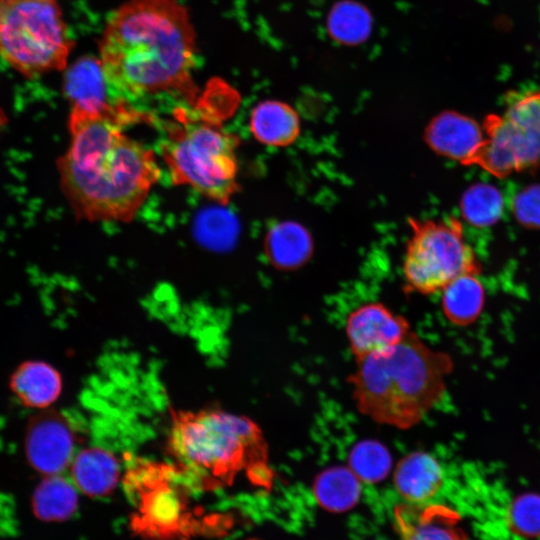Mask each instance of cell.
<instances>
[{
  "label": "cell",
  "instance_id": "6da1fadb",
  "mask_svg": "<svg viewBox=\"0 0 540 540\" xmlns=\"http://www.w3.org/2000/svg\"><path fill=\"white\" fill-rule=\"evenodd\" d=\"M140 119L135 110L96 114L71 109L70 144L57 169L77 218L129 222L144 204L160 167L152 150L124 132Z\"/></svg>",
  "mask_w": 540,
  "mask_h": 540
},
{
  "label": "cell",
  "instance_id": "7a4b0ae2",
  "mask_svg": "<svg viewBox=\"0 0 540 540\" xmlns=\"http://www.w3.org/2000/svg\"><path fill=\"white\" fill-rule=\"evenodd\" d=\"M195 52L188 13L175 0H130L111 15L100 42L105 77L125 101L162 93L191 99Z\"/></svg>",
  "mask_w": 540,
  "mask_h": 540
},
{
  "label": "cell",
  "instance_id": "3957f363",
  "mask_svg": "<svg viewBox=\"0 0 540 540\" xmlns=\"http://www.w3.org/2000/svg\"><path fill=\"white\" fill-rule=\"evenodd\" d=\"M451 357L410 331L398 344L356 359L348 378L357 409L373 421L409 429L443 398Z\"/></svg>",
  "mask_w": 540,
  "mask_h": 540
},
{
  "label": "cell",
  "instance_id": "277c9868",
  "mask_svg": "<svg viewBox=\"0 0 540 540\" xmlns=\"http://www.w3.org/2000/svg\"><path fill=\"white\" fill-rule=\"evenodd\" d=\"M168 449L180 468L204 485L230 483L246 468L267 472V446L251 419L219 409L172 413Z\"/></svg>",
  "mask_w": 540,
  "mask_h": 540
},
{
  "label": "cell",
  "instance_id": "5b68a950",
  "mask_svg": "<svg viewBox=\"0 0 540 540\" xmlns=\"http://www.w3.org/2000/svg\"><path fill=\"white\" fill-rule=\"evenodd\" d=\"M166 129L161 153L172 182L227 204L238 191L237 135L180 111Z\"/></svg>",
  "mask_w": 540,
  "mask_h": 540
},
{
  "label": "cell",
  "instance_id": "8992f818",
  "mask_svg": "<svg viewBox=\"0 0 540 540\" xmlns=\"http://www.w3.org/2000/svg\"><path fill=\"white\" fill-rule=\"evenodd\" d=\"M72 46L56 0H0V56L20 74L64 69Z\"/></svg>",
  "mask_w": 540,
  "mask_h": 540
},
{
  "label": "cell",
  "instance_id": "52a82bcc",
  "mask_svg": "<svg viewBox=\"0 0 540 540\" xmlns=\"http://www.w3.org/2000/svg\"><path fill=\"white\" fill-rule=\"evenodd\" d=\"M408 224L411 233L403 260L407 290L432 294L442 291L461 275L479 273L476 255L456 218H410Z\"/></svg>",
  "mask_w": 540,
  "mask_h": 540
},
{
  "label": "cell",
  "instance_id": "ba28073f",
  "mask_svg": "<svg viewBox=\"0 0 540 540\" xmlns=\"http://www.w3.org/2000/svg\"><path fill=\"white\" fill-rule=\"evenodd\" d=\"M475 165L496 177L532 168L540 162V88L512 90L502 115L490 114Z\"/></svg>",
  "mask_w": 540,
  "mask_h": 540
},
{
  "label": "cell",
  "instance_id": "9c48e42d",
  "mask_svg": "<svg viewBox=\"0 0 540 540\" xmlns=\"http://www.w3.org/2000/svg\"><path fill=\"white\" fill-rule=\"evenodd\" d=\"M29 464L38 472L58 475L73 460L75 435L68 419L54 411L34 417L25 440Z\"/></svg>",
  "mask_w": 540,
  "mask_h": 540
},
{
  "label": "cell",
  "instance_id": "30bf717a",
  "mask_svg": "<svg viewBox=\"0 0 540 540\" xmlns=\"http://www.w3.org/2000/svg\"><path fill=\"white\" fill-rule=\"evenodd\" d=\"M345 330L355 359L390 348L411 331L403 316L380 302L364 303L352 310Z\"/></svg>",
  "mask_w": 540,
  "mask_h": 540
},
{
  "label": "cell",
  "instance_id": "8fae6325",
  "mask_svg": "<svg viewBox=\"0 0 540 540\" xmlns=\"http://www.w3.org/2000/svg\"><path fill=\"white\" fill-rule=\"evenodd\" d=\"M63 90L71 109L87 113L119 114L132 108L110 87L100 59L83 57L65 73Z\"/></svg>",
  "mask_w": 540,
  "mask_h": 540
},
{
  "label": "cell",
  "instance_id": "7c38bea8",
  "mask_svg": "<svg viewBox=\"0 0 540 540\" xmlns=\"http://www.w3.org/2000/svg\"><path fill=\"white\" fill-rule=\"evenodd\" d=\"M424 138L435 153L472 166L483 146L485 133L474 119L455 111H445L428 123Z\"/></svg>",
  "mask_w": 540,
  "mask_h": 540
},
{
  "label": "cell",
  "instance_id": "4fadbf2b",
  "mask_svg": "<svg viewBox=\"0 0 540 540\" xmlns=\"http://www.w3.org/2000/svg\"><path fill=\"white\" fill-rule=\"evenodd\" d=\"M394 517L401 540H467L455 512L441 505H399Z\"/></svg>",
  "mask_w": 540,
  "mask_h": 540
},
{
  "label": "cell",
  "instance_id": "5bb4252c",
  "mask_svg": "<svg viewBox=\"0 0 540 540\" xmlns=\"http://www.w3.org/2000/svg\"><path fill=\"white\" fill-rule=\"evenodd\" d=\"M398 493L409 503L422 504L431 499L443 484V470L431 454L415 451L404 456L394 471Z\"/></svg>",
  "mask_w": 540,
  "mask_h": 540
},
{
  "label": "cell",
  "instance_id": "9a60e30c",
  "mask_svg": "<svg viewBox=\"0 0 540 540\" xmlns=\"http://www.w3.org/2000/svg\"><path fill=\"white\" fill-rule=\"evenodd\" d=\"M249 128L261 144L271 147H287L300 135L301 122L297 111L279 100H265L252 110Z\"/></svg>",
  "mask_w": 540,
  "mask_h": 540
},
{
  "label": "cell",
  "instance_id": "2e32d148",
  "mask_svg": "<svg viewBox=\"0 0 540 540\" xmlns=\"http://www.w3.org/2000/svg\"><path fill=\"white\" fill-rule=\"evenodd\" d=\"M120 475L117 458L101 447L81 450L71 462L73 484L82 493L91 497H101L110 493Z\"/></svg>",
  "mask_w": 540,
  "mask_h": 540
},
{
  "label": "cell",
  "instance_id": "e0dca14e",
  "mask_svg": "<svg viewBox=\"0 0 540 540\" xmlns=\"http://www.w3.org/2000/svg\"><path fill=\"white\" fill-rule=\"evenodd\" d=\"M10 386L23 405L46 408L59 397L62 380L51 365L42 361H28L12 374Z\"/></svg>",
  "mask_w": 540,
  "mask_h": 540
},
{
  "label": "cell",
  "instance_id": "ac0fdd59",
  "mask_svg": "<svg viewBox=\"0 0 540 540\" xmlns=\"http://www.w3.org/2000/svg\"><path fill=\"white\" fill-rule=\"evenodd\" d=\"M264 249L270 263L280 270H294L305 264L312 254V238L298 223L282 222L267 233Z\"/></svg>",
  "mask_w": 540,
  "mask_h": 540
},
{
  "label": "cell",
  "instance_id": "d6986e66",
  "mask_svg": "<svg viewBox=\"0 0 540 540\" xmlns=\"http://www.w3.org/2000/svg\"><path fill=\"white\" fill-rule=\"evenodd\" d=\"M484 299V287L477 278V274H464L442 290V311L452 324L466 326L479 317L484 306Z\"/></svg>",
  "mask_w": 540,
  "mask_h": 540
},
{
  "label": "cell",
  "instance_id": "ffe728a7",
  "mask_svg": "<svg viewBox=\"0 0 540 540\" xmlns=\"http://www.w3.org/2000/svg\"><path fill=\"white\" fill-rule=\"evenodd\" d=\"M372 15L360 2L342 0L330 10L326 27L335 42L355 46L367 40L372 31Z\"/></svg>",
  "mask_w": 540,
  "mask_h": 540
},
{
  "label": "cell",
  "instance_id": "44dd1931",
  "mask_svg": "<svg viewBox=\"0 0 540 540\" xmlns=\"http://www.w3.org/2000/svg\"><path fill=\"white\" fill-rule=\"evenodd\" d=\"M318 503L332 512H343L356 504L360 480L348 467L334 466L321 472L314 483Z\"/></svg>",
  "mask_w": 540,
  "mask_h": 540
},
{
  "label": "cell",
  "instance_id": "7402d4cb",
  "mask_svg": "<svg viewBox=\"0 0 540 540\" xmlns=\"http://www.w3.org/2000/svg\"><path fill=\"white\" fill-rule=\"evenodd\" d=\"M77 504L78 496L73 483L59 474L47 476L33 495V510L39 519L46 521L70 518Z\"/></svg>",
  "mask_w": 540,
  "mask_h": 540
},
{
  "label": "cell",
  "instance_id": "603a6c76",
  "mask_svg": "<svg viewBox=\"0 0 540 540\" xmlns=\"http://www.w3.org/2000/svg\"><path fill=\"white\" fill-rule=\"evenodd\" d=\"M460 210L468 223L479 227L489 226L496 223L502 215L503 197L494 186L477 183L463 194Z\"/></svg>",
  "mask_w": 540,
  "mask_h": 540
},
{
  "label": "cell",
  "instance_id": "cb8c5ba5",
  "mask_svg": "<svg viewBox=\"0 0 540 540\" xmlns=\"http://www.w3.org/2000/svg\"><path fill=\"white\" fill-rule=\"evenodd\" d=\"M348 465L359 480L378 482L391 468V456L387 448L375 440L357 443L349 453Z\"/></svg>",
  "mask_w": 540,
  "mask_h": 540
},
{
  "label": "cell",
  "instance_id": "d4e9b609",
  "mask_svg": "<svg viewBox=\"0 0 540 540\" xmlns=\"http://www.w3.org/2000/svg\"><path fill=\"white\" fill-rule=\"evenodd\" d=\"M510 530L517 536L535 539L540 537V495L525 493L517 496L507 512Z\"/></svg>",
  "mask_w": 540,
  "mask_h": 540
},
{
  "label": "cell",
  "instance_id": "484cf974",
  "mask_svg": "<svg viewBox=\"0 0 540 540\" xmlns=\"http://www.w3.org/2000/svg\"><path fill=\"white\" fill-rule=\"evenodd\" d=\"M513 212L519 223L540 228V185L528 186L513 200Z\"/></svg>",
  "mask_w": 540,
  "mask_h": 540
},
{
  "label": "cell",
  "instance_id": "4316f807",
  "mask_svg": "<svg viewBox=\"0 0 540 540\" xmlns=\"http://www.w3.org/2000/svg\"><path fill=\"white\" fill-rule=\"evenodd\" d=\"M7 122V118L2 110H0V129L5 125Z\"/></svg>",
  "mask_w": 540,
  "mask_h": 540
}]
</instances>
